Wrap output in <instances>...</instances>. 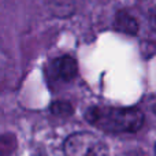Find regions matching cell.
I'll use <instances>...</instances> for the list:
<instances>
[{"label":"cell","mask_w":156,"mask_h":156,"mask_svg":"<svg viewBox=\"0 0 156 156\" xmlns=\"http://www.w3.org/2000/svg\"><path fill=\"white\" fill-rule=\"evenodd\" d=\"M54 71L59 80L71 81L73 78H76L78 73V66L76 59L69 56V55L58 58L54 62Z\"/></svg>","instance_id":"cell-3"},{"label":"cell","mask_w":156,"mask_h":156,"mask_svg":"<svg viewBox=\"0 0 156 156\" xmlns=\"http://www.w3.org/2000/svg\"><path fill=\"white\" fill-rule=\"evenodd\" d=\"M85 118L92 126L105 133H136L144 125V114L136 107L96 105L86 110Z\"/></svg>","instance_id":"cell-1"},{"label":"cell","mask_w":156,"mask_h":156,"mask_svg":"<svg viewBox=\"0 0 156 156\" xmlns=\"http://www.w3.org/2000/svg\"><path fill=\"white\" fill-rule=\"evenodd\" d=\"M66 156H107L108 147L100 137L88 132L74 133L63 144Z\"/></svg>","instance_id":"cell-2"},{"label":"cell","mask_w":156,"mask_h":156,"mask_svg":"<svg viewBox=\"0 0 156 156\" xmlns=\"http://www.w3.org/2000/svg\"><path fill=\"white\" fill-rule=\"evenodd\" d=\"M52 111L55 115H70L71 105L67 101H55L52 104Z\"/></svg>","instance_id":"cell-5"},{"label":"cell","mask_w":156,"mask_h":156,"mask_svg":"<svg viewBox=\"0 0 156 156\" xmlns=\"http://www.w3.org/2000/svg\"><path fill=\"white\" fill-rule=\"evenodd\" d=\"M115 23H116V27H118L121 32L127 33V34H136L138 30L137 21H136L130 14L125 12V11L118 12L116 19H115Z\"/></svg>","instance_id":"cell-4"}]
</instances>
